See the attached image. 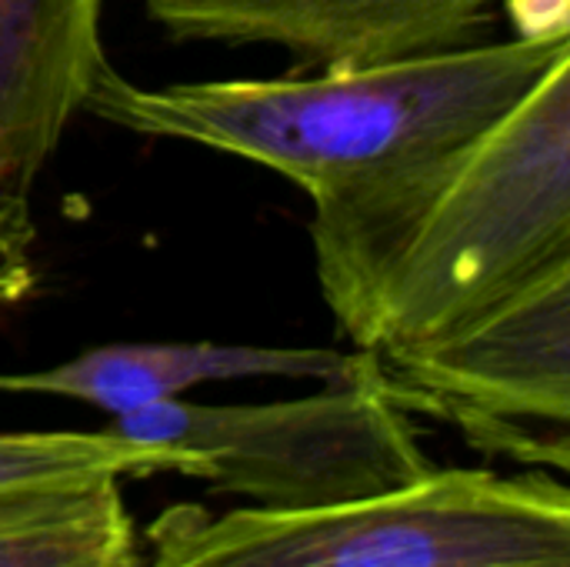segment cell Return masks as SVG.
Here are the masks:
<instances>
[{"label": "cell", "instance_id": "cell-1", "mask_svg": "<svg viewBox=\"0 0 570 567\" xmlns=\"http://www.w3.org/2000/svg\"><path fill=\"white\" fill-rule=\"evenodd\" d=\"M324 304L367 354L468 324L570 264V57L468 144L314 207Z\"/></svg>", "mask_w": 570, "mask_h": 567}, {"label": "cell", "instance_id": "cell-2", "mask_svg": "<svg viewBox=\"0 0 570 567\" xmlns=\"http://www.w3.org/2000/svg\"><path fill=\"white\" fill-rule=\"evenodd\" d=\"M564 57L570 33L301 77L164 87L134 84L104 60L83 110L140 137L250 160L297 184L314 207H327L468 144Z\"/></svg>", "mask_w": 570, "mask_h": 567}, {"label": "cell", "instance_id": "cell-3", "mask_svg": "<svg viewBox=\"0 0 570 567\" xmlns=\"http://www.w3.org/2000/svg\"><path fill=\"white\" fill-rule=\"evenodd\" d=\"M147 545V567H570V495L541 468H431L404 488L307 511L174 505Z\"/></svg>", "mask_w": 570, "mask_h": 567}, {"label": "cell", "instance_id": "cell-4", "mask_svg": "<svg viewBox=\"0 0 570 567\" xmlns=\"http://www.w3.org/2000/svg\"><path fill=\"white\" fill-rule=\"evenodd\" d=\"M107 431L190 461V478L264 511H307L374 498L424 478L434 465L414 418L377 384L374 361L347 381L267 404L164 401Z\"/></svg>", "mask_w": 570, "mask_h": 567}, {"label": "cell", "instance_id": "cell-5", "mask_svg": "<svg viewBox=\"0 0 570 567\" xmlns=\"http://www.w3.org/2000/svg\"><path fill=\"white\" fill-rule=\"evenodd\" d=\"M371 361L407 414L438 418L524 468H570V264L454 331Z\"/></svg>", "mask_w": 570, "mask_h": 567}, {"label": "cell", "instance_id": "cell-6", "mask_svg": "<svg viewBox=\"0 0 570 567\" xmlns=\"http://www.w3.org/2000/svg\"><path fill=\"white\" fill-rule=\"evenodd\" d=\"M174 40L271 43L301 67H361L474 43L508 0H137Z\"/></svg>", "mask_w": 570, "mask_h": 567}, {"label": "cell", "instance_id": "cell-7", "mask_svg": "<svg viewBox=\"0 0 570 567\" xmlns=\"http://www.w3.org/2000/svg\"><path fill=\"white\" fill-rule=\"evenodd\" d=\"M104 0H0V221L33 224V187L107 60Z\"/></svg>", "mask_w": 570, "mask_h": 567}, {"label": "cell", "instance_id": "cell-8", "mask_svg": "<svg viewBox=\"0 0 570 567\" xmlns=\"http://www.w3.org/2000/svg\"><path fill=\"white\" fill-rule=\"evenodd\" d=\"M367 351L341 354L327 348H257V344H214V341H137L104 344L80 351L43 371L0 374V394H47L67 398L124 418L194 388L244 381V378H287V381H347L361 374Z\"/></svg>", "mask_w": 570, "mask_h": 567}, {"label": "cell", "instance_id": "cell-9", "mask_svg": "<svg viewBox=\"0 0 570 567\" xmlns=\"http://www.w3.org/2000/svg\"><path fill=\"white\" fill-rule=\"evenodd\" d=\"M120 485L0 495V567H144Z\"/></svg>", "mask_w": 570, "mask_h": 567}, {"label": "cell", "instance_id": "cell-10", "mask_svg": "<svg viewBox=\"0 0 570 567\" xmlns=\"http://www.w3.org/2000/svg\"><path fill=\"white\" fill-rule=\"evenodd\" d=\"M184 475L190 461L170 448L127 441L114 431H0V495L87 485L104 478Z\"/></svg>", "mask_w": 570, "mask_h": 567}, {"label": "cell", "instance_id": "cell-11", "mask_svg": "<svg viewBox=\"0 0 570 567\" xmlns=\"http://www.w3.org/2000/svg\"><path fill=\"white\" fill-rule=\"evenodd\" d=\"M37 227L33 224H10L0 221V304H13L30 294L33 287V251Z\"/></svg>", "mask_w": 570, "mask_h": 567}, {"label": "cell", "instance_id": "cell-12", "mask_svg": "<svg viewBox=\"0 0 570 567\" xmlns=\"http://www.w3.org/2000/svg\"><path fill=\"white\" fill-rule=\"evenodd\" d=\"M518 37H568L570 0H508Z\"/></svg>", "mask_w": 570, "mask_h": 567}]
</instances>
